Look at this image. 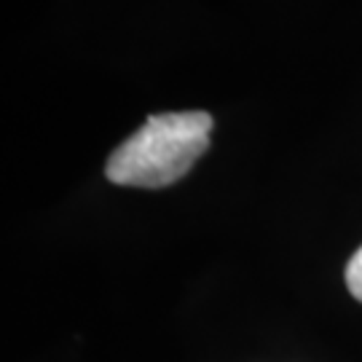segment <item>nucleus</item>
I'll return each instance as SVG.
<instances>
[{"instance_id":"1","label":"nucleus","mask_w":362,"mask_h":362,"mask_svg":"<svg viewBox=\"0 0 362 362\" xmlns=\"http://www.w3.org/2000/svg\"><path fill=\"white\" fill-rule=\"evenodd\" d=\"M212 116L204 110L151 116L105 164L107 180L129 188H167L207 153Z\"/></svg>"},{"instance_id":"2","label":"nucleus","mask_w":362,"mask_h":362,"mask_svg":"<svg viewBox=\"0 0 362 362\" xmlns=\"http://www.w3.org/2000/svg\"><path fill=\"white\" fill-rule=\"evenodd\" d=\"M346 287L357 300H362V247L346 263Z\"/></svg>"}]
</instances>
